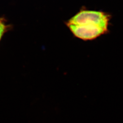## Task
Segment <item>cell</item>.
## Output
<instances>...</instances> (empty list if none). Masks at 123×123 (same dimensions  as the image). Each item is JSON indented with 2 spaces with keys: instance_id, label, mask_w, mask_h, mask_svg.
<instances>
[{
  "instance_id": "cell-1",
  "label": "cell",
  "mask_w": 123,
  "mask_h": 123,
  "mask_svg": "<svg viewBox=\"0 0 123 123\" xmlns=\"http://www.w3.org/2000/svg\"><path fill=\"white\" fill-rule=\"evenodd\" d=\"M111 18L109 13L84 7L65 24L75 37L84 41H92L109 33Z\"/></svg>"
}]
</instances>
